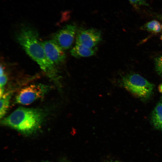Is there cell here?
Listing matches in <instances>:
<instances>
[{"mask_svg": "<svg viewBox=\"0 0 162 162\" xmlns=\"http://www.w3.org/2000/svg\"><path fill=\"white\" fill-rule=\"evenodd\" d=\"M16 39L27 54L38 64L45 74L56 84L59 83L58 70L46 56L36 31L30 26H24L17 33Z\"/></svg>", "mask_w": 162, "mask_h": 162, "instance_id": "6da1fadb", "label": "cell"}, {"mask_svg": "<svg viewBox=\"0 0 162 162\" xmlns=\"http://www.w3.org/2000/svg\"><path fill=\"white\" fill-rule=\"evenodd\" d=\"M46 116V113L42 109L20 107L4 118L1 122L4 125L28 135L40 129Z\"/></svg>", "mask_w": 162, "mask_h": 162, "instance_id": "7a4b0ae2", "label": "cell"}, {"mask_svg": "<svg viewBox=\"0 0 162 162\" xmlns=\"http://www.w3.org/2000/svg\"><path fill=\"white\" fill-rule=\"evenodd\" d=\"M121 84L129 92L142 99L148 98L153 91L152 84L139 74H130L122 78Z\"/></svg>", "mask_w": 162, "mask_h": 162, "instance_id": "3957f363", "label": "cell"}, {"mask_svg": "<svg viewBox=\"0 0 162 162\" xmlns=\"http://www.w3.org/2000/svg\"><path fill=\"white\" fill-rule=\"evenodd\" d=\"M49 90L48 86L41 84H33L22 89L18 93L15 102L27 105L43 97Z\"/></svg>", "mask_w": 162, "mask_h": 162, "instance_id": "277c9868", "label": "cell"}, {"mask_svg": "<svg viewBox=\"0 0 162 162\" xmlns=\"http://www.w3.org/2000/svg\"><path fill=\"white\" fill-rule=\"evenodd\" d=\"M76 30L74 25H66L55 34L53 39L63 50L68 49L74 43Z\"/></svg>", "mask_w": 162, "mask_h": 162, "instance_id": "5b68a950", "label": "cell"}, {"mask_svg": "<svg viewBox=\"0 0 162 162\" xmlns=\"http://www.w3.org/2000/svg\"><path fill=\"white\" fill-rule=\"evenodd\" d=\"M101 39L100 32L96 29H81L76 34V43L92 48L96 47Z\"/></svg>", "mask_w": 162, "mask_h": 162, "instance_id": "8992f818", "label": "cell"}, {"mask_svg": "<svg viewBox=\"0 0 162 162\" xmlns=\"http://www.w3.org/2000/svg\"><path fill=\"white\" fill-rule=\"evenodd\" d=\"M41 43L47 57L54 64H60L64 60L66 56L64 50L54 39Z\"/></svg>", "mask_w": 162, "mask_h": 162, "instance_id": "52a82bcc", "label": "cell"}, {"mask_svg": "<svg viewBox=\"0 0 162 162\" xmlns=\"http://www.w3.org/2000/svg\"><path fill=\"white\" fill-rule=\"evenodd\" d=\"M97 47L89 48L83 45L76 44L75 46L71 50V55L74 57L79 58L88 57L94 54L97 50Z\"/></svg>", "mask_w": 162, "mask_h": 162, "instance_id": "ba28073f", "label": "cell"}, {"mask_svg": "<svg viewBox=\"0 0 162 162\" xmlns=\"http://www.w3.org/2000/svg\"><path fill=\"white\" fill-rule=\"evenodd\" d=\"M152 120L154 126L162 130V100L155 108L152 114Z\"/></svg>", "mask_w": 162, "mask_h": 162, "instance_id": "9c48e42d", "label": "cell"}, {"mask_svg": "<svg viewBox=\"0 0 162 162\" xmlns=\"http://www.w3.org/2000/svg\"><path fill=\"white\" fill-rule=\"evenodd\" d=\"M10 94H7L0 97V117L1 119L5 116L9 107L10 98Z\"/></svg>", "mask_w": 162, "mask_h": 162, "instance_id": "30bf717a", "label": "cell"}, {"mask_svg": "<svg viewBox=\"0 0 162 162\" xmlns=\"http://www.w3.org/2000/svg\"><path fill=\"white\" fill-rule=\"evenodd\" d=\"M143 28L148 32L155 33L160 32L162 28L160 23L155 20L147 22L144 26Z\"/></svg>", "mask_w": 162, "mask_h": 162, "instance_id": "8fae6325", "label": "cell"}, {"mask_svg": "<svg viewBox=\"0 0 162 162\" xmlns=\"http://www.w3.org/2000/svg\"><path fill=\"white\" fill-rule=\"evenodd\" d=\"M154 65L156 71L162 76V56L155 59Z\"/></svg>", "mask_w": 162, "mask_h": 162, "instance_id": "7c38bea8", "label": "cell"}, {"mask_svg": "<svg viewBox=\"0 0 162 162\" xmlns=\"http://www.w3.org/2000/svg\"><path fill=\"white\" fill-rule=\"evenodd\" d=\"M7 76L4 73L0 75V97L2 96L4 91V87L7 81Z\"/></svg>", "mask_w": 162, "mask_h": 162, "instance_id": "4fadbf2b", "label": "cell"}, {"mask_svg": "<svg viewBox=\"0 0 162 162\" xmlns=\"http://www.w3.org/2000/svg\"><path fill=\"white\" fill-rule=\"evenodd\" d=\"M132 4L137 6L146 5V0H128Z\"/></svg>", "mask_w": 162, "mask_h": 162, "instance_id": "5bb4252c", "label": "cell"}, {"mask_svg": "<svg viewBox=\"0 0 162 162\" xmlns=\"http://www.w3.org/2000/svg\"><path fill=\"white\" fill-rule=\"evenodd\" d=\"M158 90L160 92L162 93V83L159 85L158 86Z\"/></svg>", "mask_w": 162, "mask_h": 162, "instance_id": "9a60e30c", "label": "cell"}, {"mask_svg": "<svg viewBox=\"0 0 162 162\" xmlns=\"http://www.w3.org/2000/svg\"><path fill=\"white\" fill-rule=\"evenodd\" d=\"M104 162H122L120 161H118L117 160H108V161H106Z\"/></svg>", "mask_w": 162, "mask_h": 162, "instance_id": "2e32d148", "label": "cell"}, {"mask_svg": "<svg viewBox=\"0 0 162 162\" xmlns=\"http://www.w3.org/2000/svg\"><path fill=\"white\" fill-rule=\"evenodd\" d=\"M160 39L162 41V34L161 35V36H160Z\"/></svg>", "mask_w": 162, "mask_h": 162, "instance_id": "e0dca14e", "label": "cell"}, {"mask_svg": "<svg viewBox=\"0 0 162 162\" xmlns=\"http://www.w3.org/2000/svg\"><path fill=\"white\" fill-rule=\"evenodd\" d=\"M62 162H68V161H65H65H62Z\"/></svg>", "mask_w": 162, "mask_h": 162, "instance_id": "ac0fdd59", "label": "cell"}, {"mask_svg": "<svg viewBox=\"0 0 162 162\" xmlns=\"http://www.w3.org/2000/svg\"><path fill=\"white\" fill-rule=\"evenodd\" d=\"M49 162L48 161H44V162Z\"/></svg>", "mask_w": 162, "mask_h": 162, "instance_id": "d6986e66", "label": "cell"}, {"mask_svg": "<svg viewBox=\"0 0 162 162\" xmlns=\"http://www.w3.org/2000/svg\"><path fill=\"white\" fill-rule=\"evenodd\" d=\"M161 28H162V25H161Z\"/></svg>", "mask_w": 162, "mask_h": 162, "instance_id": "ffe728a7", "label": "cell"}]
</instances>
